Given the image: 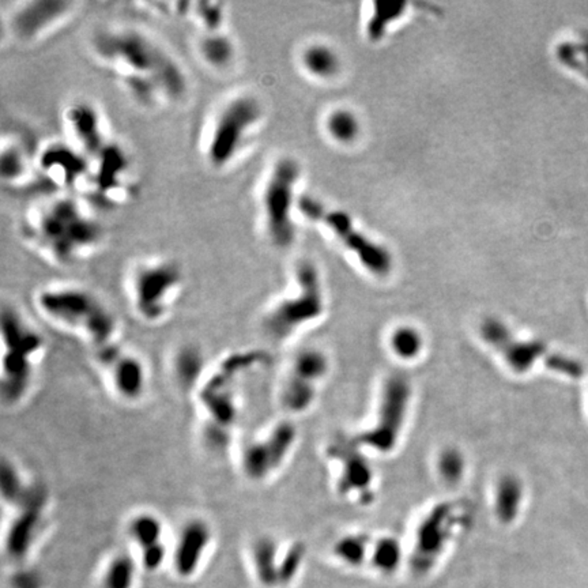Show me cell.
<instances>
[{
    "label": "cell",
    "instance_id": "36",
    "mask_svg": "<svg viewBox=\"0 0 588 588\" xmlns=\"http://www.w3.org/2000/svg\"><path fill=\"white\" fill-rule=\"evenodd\" d=\"M424 347L422 335L413 327L404 326L393 331L391 335V349L403 360H413L420 355Z\"/></svg>",
    "mask_w": 588,
    "mask_h": 588
},
{
    "label": "cell",
    "instance_id": "28",
    "mask_svg": "<svg viewBox=\"0 0 588 588\" xmlns=\"http://www.w3.org/2000/svg\"><path fill=\"white\" fill-rule=\"evenodd\" d=\"M208 365L210 364L206 361L202 350L195 346L180 347L172 361L176 382L188 393L194 392Z\"/></svg>",
    "mask_w": 588,
    "mask_h": 588
},
{
    "label": "cell",
    "instance_id": "21",
    "mask_svg": "<svg viewBox=\"0 0 588 588\" xmlns=\"http://www.w3.org/2000/svg\"><path fill=\"white\" fill-rule=\"evenodd\" d=\"M63 128L64 138L89 159L115 141L104 112L88 98H77L64 108Z\"/></svg>",
    "mask_w": 588,
    "mask_h": 588
},
{
    "label": "cell",
    "instance_id": "12",
    "mask_svg": "<svg viewBox=\"0 0 588 588\" xmlns=\"http://www.w3.org/2000/svg\"><path fill=\"white\" fill-rule=\"evenodd\" d=\"M92 360L109 392L124 404H138L146 398L150 372L146 361L121 340L92 350Z\"/></svg>",
    "mask_w": 588,
    "mask_h": 588
},
{
    "label": "cell",
    "instance_id": "8",
    "mask_svg": "<svg viewBox=\"0 0 588 588\" xmlns=\"http://www.w3.org/2000/svg\"><path fill=\"white\" fill-rule=\"evenodd\" d=\"M187 285L183 264L170 256L154 255L134 262L126 277V292L135 317L157 327L172 317Z\"/></svg>",
    "mask_w": 588,
    "mask_h": 588
},
{
    "label": "cell",
    "instance_id": "40",
    "mask_svg": "<svg viewBox=\"0 0 588 588\" xmlns=\"http://www.w3.org/2000/svg\"><path fill=\"white\" fill-rule=\"evenodd\" d=\"M40 587H41V579L33 569H28L26 565L18 567V571L12 576V588Z\"/></svg>",
    "mask_w": 588,
    "mask_h": 588
},
{
    "label": "cell",
    "instance_id": "3",
    "mask_svg": "<svg viewBox=\"0 0 588 588\" xmlns=\"http://www.w3.org/2000/svg\"><path fill=\"white\" fill-rule=\"evenodd\" d=\"M267 361L263 349L240 347L208 365L191 396L202 440L211 451L221 453L233 445L243 415L245 383Z\"/></svg>",
    "mask_w": 588,
    "mask_h": 588
},
{
    "label": "cell",
    "instance_id": "38",
    "mask_svg": "<svg viewBox=\"0 0 588 588\" xmlns=\"http://www.w3.org/2000/svg\"><path fill=\"white\" fill-rule=\"evenodd\" d=\"M327 128L337 141L350 142L358 135L360 124L351 112L335 110L327 120Z\"/></svg>",
    "mask_w": 588,
    "mask_h": 588
},
{
    "label": "cell",
    "instance_id": "23",
    "mask_svg": "<svg viewBox=\"0 0 588 588\" xmlns=\"http://www.w3.org/2000/svg\"><path fill=\"white\" fill-rule=\"evenodd\" d=\"M481 334L515 372H527L540 353L537 343L526 342L513 337L509 329L497 319H487L481 326Z\"/></svg>",
    "mask_w": 588,
    "mask_h": 588
},
{
    "label": "cell",
    "instance_id": "22",
    "mask_svg": "<svg viewBox=\"0 0 588 588\" xmlns=\"http://www.w3.org/2000/svg\"><path fill=\"white\" fill-rule=\"evenodd\" d=\"M0 179L10 188H23L39 179L36 150L14 134H4L0 146Z\"/></svg>",
    "mask_w": 588,
    "mask_h": 588
},
{
    "label": "cell",
    "instance_id": "27",
    "mask_svg": "<svg viewBox=\"0 0 588 588\" xmlns=\"http://www.w3.org/2000/svg\"><path fill=\"white\" fill-rule=\"evenodd\" d=\"M142 569L131 550H117L106 557L99 575L98 588H137Z\"/></svg>",
    "mask_w": 588,
    "mask_h": 588
},
{
    "label": "cell",
    "instance_id": "25",
    "mask_svg": "<svg viewBox=\"0 0 588 588\" xmlns=\"http://www.w3.org/2000/svg\"><path fill=\"white\" fill-rule=\"evenodd\" d=\"M199 60L214 72H228L239 60V47L226 30L197 33L195 43Z\"/></svg>",
    "mask_w": 588,
    "mask_h": 588
},
{
    "label": "cell",
    "instance_id": "30",
    "mask_svg": "<svg viewBox=\"0 0 588 588\" xmlns=\"http://www.w3.org/2000/svg\"><path fill=\"white\" fill-rule=\"evenodd\" d=\"M403 562V549L398 539L383 537L371 546L369 564L372 568L384 576L396 574Z\"/></svg>",
    "mask_w": 588,
    "mask_h": 588
},
{
    "label": "cell",
    "instance_id": "9",
    "mask_svg": "<svg viewBox=\"0 0 588 588\" xmlns=\"http://www.w3.org/2000/svg\"><path fill=\"white\" fill-rule=\"evenodd\" d=\"M294 284L293 292L271 302L260 317L263 335L274 344L289 342L317 320L324 309L320 275L311 260H301L295 266Z\"/></svg>",
    "mask_w": 588,
    "mask_h": 588
},
{
    "label": "cell",
    "instance_id": "16",
    "mask_svg": "<svg viewBox=\"0 0 588 588\" xmlns=\"http://www.w3.org/2000/svg\"><path fill=\"white\" fill-rule=\"evenodd\" d=\"M297 208L302 215L311 221L323 222L333 229L335 235L342 239L343 243L350 248L361 260V263L376 275H387L391 270L392 260L390 252L379 244H375L362 233L355 231L350 217L343 211H331L312 196L298 197Z\"/></svg>",
    "mask_w": 588,
    "mask_h": 588
},
{
    "label": "cell",
    "instance_id": "14",
    "mask_svg": "<svg viewBox=\"0 0 588 588\" xmlns=\"http://www.w3.org/2000/svg\"><path fill=\"white\" fill-rule=\"evenodd\" d=\"M36 170L56 193L88 196L90 159L66 138L49 139L36 150Z\"/></svg>",
    "mask_w": 588,
    "mask_h": 588
},
{
    "label": "cell",
    "instance_id": "18",
    "mask_svg": "<svg viewBox=\"0 0 588 588\" xmlns=\"http://www.w3.org/2000/svg\"><path fill=\"white\" fill-rule=\"evenodd\" d=\"M329 372L323 351L306 347L295 353L278 392L280 404L289 414H304L315 403L319 383Z\"/></svg>",
    "mask_w": 588,
    "mask_h": 588
},
{
    "label": "cell",
    "instance_id": "4",
    "mask_svg": "<svg viewBox=\"0 0 588 588\" xmlns=\"http://www.w3.org/2000/svg\"><path fill=\"white\" fill-rule=\"evenodd\" d=\"M0 496L6 516L3 554L14 567L26 565L48 531L53 507L50 490L15 462L7 460L0 467Z\"/></svg>",
    "mask_w": 588,
    "mask_h": 588
},
{
    "label": "cell",
    "instance_id": "26",
    "mask_svg": "<svg viewBox=\"0 0 588 588\" xmlns=\"http://www.w3.org/2000/svg\"><path fill=\"white\" fill-rule=\"evenodd\" d=\"M448 516V511H435L432 516L424 520V525L418 531L415 550L418 569L428 571L435 562V560L440 557L439 554L445 546L444 543L448 542L451 533L448 523L445 526L442 525L445 523Z\"/></svg>",
    "mask_w": 588,
    "mask_h": 588
},
{
    "label": "cell",
    "instance_id": "34",
    "mask_svg": "<svg viewBox=\"0 0 588 588\" xmlns=\"http://www.w3.org/2000/svg\"><path fill=\"white\" fill-rule=\"evenodd\" d=\"M372 481V471L369 466L364 462L362 456L350 452L349 459L343 463V473L341 477V488L343 491H357L355 489H364Z\"/></svg>",
    "mask_w": 588,
    "mask_h": 588
},
{
    "label": "cell",
    "instance_id": "39",
    "mask_svg": "<svg viewBox=\"0 0 588 588\" xmlns=\"http://www.w3.org/2000/svg\"><path fill=\"white\" fill-rule=\"evenodd\" d=\"M439 473L448 484H456L464 474V458L456 449H445L439 459Z\"/></svg>",
    "mask_w": 588,
    "mask_h": 588
},
{
    "label": "cell",
    "instance_id": "29",
    "mask_svg": "<svg viewBox=\"0 0 588 588\" xmlns=\"http://www.w3.org/2000/svg\"><path fill=\"white\" fill-rule=\"evenodd\" d=\"M229 19L228 4L215 0H196L191 1L187 21L196 26L197 33H211L226 30Z\"/></svg>",
    "mask_w": 588,
    "mask_h": 588
},
{
    "label": "cell",
    "instance_id": "6",
    "mask_svg": "<svg viewBox=\"0 0 588 588\" xmlns=\"http://www.w3.org/2000/svg\"><path fill=\"white\" fill-rule=\"evenodd\" d=\"M36 312L55 329L86 343L92 350L121 340L120 322L95 291L75 282H52L32 295Z\"/></svg>",
    "mask_w": 588,
    "mask_h": 588
},
{
    "label": "cell",
    "instance_id": "19",
    "mask_svg": "<svg viewBox=\"0 0 588 588\" xmlns=\"http://www.w3.org/2000/svg\"><path fill=\"white\" fill-rule=\"evenodd\" d=\"M130 154L116 141L90 158V186L88 196L105 204H121L134 193Z\"/></svg>",
    "mask_w": 588,
    "mask_h": 588
},
{
    "label": "cell",
    "instance_id": "17",
    "mask_svg": "<svg viewBox=\"0 0 588 588\" xmlns=\"http://www.w3.org/2000/svg\"><path fill=\"white\" fill-rule=\"evenodd\" d=\"M124 533L142 572L154 575L169 567L172 538L162 515L150 508L135 509L126 520Z\"/></svg>",
    "mask_w": 588,
    "mask_h": 588
},
{
    "label": "cell",
    "instance_id": "13",
    "mask_svg": "<svg viewBox=\"0 0 588 588\" xmlns=\"http://www.w3.org/2000/svg\"><path fill=\"white\" fill-rule=\"evenodd\" d=\"M71 0H18L3 11V25L21 44H37L66 26L78 12Z\"/></svg>",
    "mask_w": 588,
    "mask_h": 588
},
{
    "label": "cell",
    "instance_id": "10",
    "mask_svg": "<svg viewBox=\"0 0 588 588\" xmlns=\"http://www.w3.org/2000/svg\"><path fill=\"white\" fill-rule=\"evenodd\" d=\"M301 177V165L292 157L278 158L266 173L260 193L259 211L263 231L270 243L286 248L295 239L294 204L295 187Z\"/></svg>",
    "mask_w": 588,
    "mask_h": 588
},
{
    "label": "cell",
    "instance_id": "31",
    "mask_svg": "<svg viewBox=\"0 0 588 588\" xmlns=\"http://www.w3.org/2000/svg\"><path fill=\"white\" fill-rule=\"evenodd\" d=\"M520 481L512 476H505L500 480L496 488V515L500 522L511 523L516 519L522 504Z\"/></svg>",
    "mask_w": 588,
    "mask_h": 588
},
{
    "label": "cell",
    "instance_id": "1",
    "mask_svg": "<svg viewBox=\"0 0 588 588\" xmlns=\"http://www.w3.org/2000/svg\"><path fill=\"white\" fill-rule=\"evenodd\" d=\"M89 49L98 66L141 106L173 105L188 96L190 79L180 60L142 28H99Z\"/></svg>",
    "mask_w": 588,
    "mask_h": 588
},
{
    "label": "cell",
    "instance_id": "37",
    "mask_svg": "<svg viewBox=\"0 0 588 588\" xmlns=\"http://www.w3.org/2000/svg\"><path fill=\"white\" fill-rule=\"evenodd\" d=\"M404 6L406 4L403 1H376L375 14L368 25L369 37L373 40L380 39L390 21H393L403 12Z\"/></svg>",
    "mask_w": 588,
    "mask_h": 588
},
{
    "label": "cell",
    "instance_id": "2",
    "mask_svg": "<svg viewBox=\"0 0 588 588\" xmlns=\"http://www.w3.org/2000/svg\"><path fill=\"white\" fill-rule=\"evenodd\" d=\"M21 237L40 257L59 267L95 256L105 231L84 196L55 193L35 202L21 219Z\"/></svg>",
    "mask_w": 588,
    "mask_h": 588
},
{
    "label": "cell",
    "instance_id": "33",
    "mask_svg": "<svg viewBox=\"0 0 588 588\" xmlns=\"http://www.w3.org/2000/svg\"><path fill=\"white\" fill-rule=\"evenodd\" d=\"M371 540L364 534H353L337 540L334 556L349 568H358L369 560Z\"/></svg>",
    "mask_w": 588,
    "mask_h": 588
},
{
    "label": "cell",
    "instance_id": "15",
    "mask_svg": "<svg viewBox=\"0 0 588 588\" xmlns=\"http://www.w3.org/2000/svg\"><path fill=\"white\" fill-rule=\"evenodd\" d=\"M217 542L213 523L200 515L184 519L170 539L169 569L182 582L196 579L207 565Z\"/></svg>",
    "mask_w": 588,
    "mask_h": 588
},
{
    "label": "cell",
    "instance_id": "11",
    "mask_svg": "<svg viewBox=\"0 0 588 588\" xmlns=\"http://www.w3.org/2000/svg\"><path fill=\"white\" fill-rule=\"evenodd\" d=\"M297 439L295 424L291 420H281L244 441L236 455L240 476L253 485L271 481L288 463Z\"/></svg>",
    "mask_w": 588,
    "mask_h": 588
},
{
    "label": "cell",
    "instance_id": "7",
    "mask_svg": "<svg viewBox=\"0 0 588 588\" xmlns=\"http://www.w3.org/2000/svg\"><path fill=\"white\" fill-rule=\"evenodd\" d=\"M0 347V395L4 406L15 409L22 406L35 390L47 341L19 309L3 305Z\"/></svg>",
    "mask_w": 588,
    "mask_h": 588
},
{
    "label": "cell",
    "instance_id": "24",
    "mask_svg": "<svg viewBox=\"0 0 588 588\" xmlns=\"http://www.w3.org/2000/svg\"><path fill=\"white\" fill-rule=\"evenodd\" d=\"M285 543L270 534H260L246 547V561L253 580L260 588H280Z\"/></svg>",
    "mask_w": 588,
    "mask_h": 588
},
{
    "label": "cell",
    "instance_id": "35",
    "mask_svg": "<svg viewBox=\"0 0 588 588\" xmlns=\"http://www.w3.org/2000/svg\"><path fill=\"white\" fill-rule=\"evenodd\" d=\"M305 564V546L300 542H292L285 545L284 560L281 568L280 588H289L300 576Z\"/></svg>",
    "mask_w": 588,
    "mask_h": 588
},
{
    "label": "cell",
    "instance_id": "20",
    "mask_svg": "<svg viewBox=\"0 0 588 588\" xmlns=\"http://www.w3.org/2000/svg\"><path fill=\"white\" fill-rule=\"evenodd\" d=\"M410 396L409 382L402 376H391L380 395L375 427L360 436V441L376 451H391L403 429Z\"/></svg>",
    "mask_w": 588,
    "mask_h": 588
},
{
    "label": "cell",
    "instance_id": "32",
    "mask_svg": "<svg viewBox=\"0 0 588 588\" xmlns=\"http://www.w3.org/2000/svg\"><path fill=\"white\" fill-rule=\"evenodd\" d=\"M301 64L309 74L319 78H329L338 71L340 60L330 47L315 44L302 50Z\"/></svg>",
    "mask_w": 588,
    "mask_h": 588
},
{
    "label": "cell",
    "instance_id": "5",
    "mask_svg": "<svg viewBox=\"0 0 588 588\" xmlns=\"http://www.w3.org/2000/svg\"><path fill=\"white\" fill-rule=\"evenodd\" d=\"M266 120V106L251 89L221 98L204 119L199 134V154L215 172L235 168L251 150Z\"/></svg>",
    "mask_w": 588,
    "mask_h": 588
}]
</instances>
